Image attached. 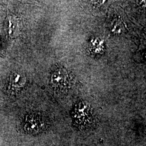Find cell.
<instances>
[{
	"label": "cell",
	"mask_w": 146,
	"mask_h": 146,
	"mask_svg": "<svg viewBox=\"0 0 146 146\" xmlns=\"http://www.w3.org/2000/svg\"><path fill=\"white\" fill-rule=\"evenodd\" d=\"M73 119L80 129H86L90 127L93 122V112L88 104L84 102H78L74 108Z\"/></svg>",
	"instance_id": "cell-1"
},
{
	"label": "cell",
	"mask_w": 146,
	"mask_h": 146,
	"mask_svg": "<svg viewBox=\"0 0 146 146\" xmlns=\"http://www.w3.org/2000/svg\"><path fill=\"white\" fill-rule=\"evenodd\" d=\"M48 124L45 118L38 114L27 115L23 122V129L28 134H37L44 131Z\"/></svg>",
	"instance_id": "cell-2"
},
{
	"label": "cell",
	"mask_w": 146,
	"mask_h": 146,
	"mask_svg": "<svg viewBox=\"0 0 146 146\" xmlns=\"http://www.w3.org/2000/svg\"><path fill=\"white\" fill-rule=\"evenodd\" d=\"M25 75L20 72H14L9 78V88L13 92H15L22 88L26 83Z\"/></svg>",
	"instance_id": "cell-3"
},
{
	"label": "cell",
	"mask_w": 146,
	"mask_h": 146,
	"mask_svg": "<svg viewBox=\"0 0 146 146\" xmlns=\"http://www.w3.org/2000/svg\"><path fill=\"white\" fill-rule=\"evenodd\" d=\"M19 23L14 16H11L8 17L7 22V30L8 35L14 37L17 35L19 31Z\"/></svg>",
	"instance_id": "cell-4"
},
{
	"label": "cell",
	"mask_w": 146,
	"mask_h": 146,
	"mask_svg": "<svg viewBox=\"0 0 146 146\" xmlns=\"http://www.w3.org/2000/svg\"><path fill=\"white\" fill-rule=\"evenodd\" d=\"M67 74L62 70L58 69L52 74V82L57 87H62L67 82Z\"/></svg>",
	"instance_id": "cell-5"
}]
</instances>
